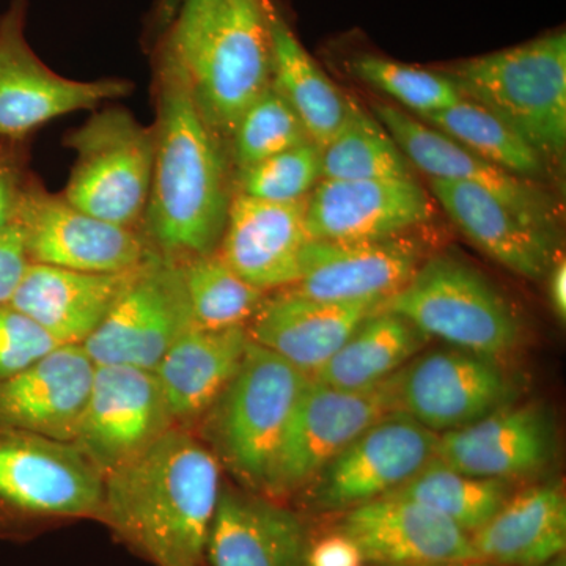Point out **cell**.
Returning <instances> with one entry per match:
<instances>
[{"mask_svg": "<svg viewBox=\"0 0 566 566\" xmlns=\"http://www.w3.org/2000/svg\"><path fill=\"white\" fill-rule=\"evenodd\" d=\"M155 163L142 232L182 262L221 244L230 197L219 137L193 99L181 63L163 54L156 76Z\"/></svg>", "mask_w": 566, "mask_h": 566, "instance_id": "obj_1", "label": "cell"}, {"mask_svg": "<svg viewBox=\"0 0 566 566\" xmlns=\"http://www.w3.org/2000/svg\"><path fill=\"white\" fill-rule=\"evenodd\" d=\"M221 491L218 458L174 427L104 479L98 521L156 566H200Z\"/></svg>", "mask_w": 566, "mask_h": 566, "instance_id": "obj_2", "label": "cell"}, {"mask_svg": "<svg viewBox=\"0 0 566 566\" xmlns=\"http://www.w3.org/2000/svg\"><path fill=\"white\" fill-rule=\"evenodd\" d=\"M442 73L463 98L493 112L539 156L566 148V35L547 33L517 46L455 62Z\"/></svg>", "mask_w": 566, "mask_h": 566, "instance_id": "obj_3", "label": "cell"}, {"mask_svg": "<svg viewBox=\"0 0 566 566\" xmlns=\"http://www.w3.org/2000/svg\"><path fill=\"white\" fill-rule=\"evenodd\" d=\"M271 0H221L178 51L193 99L216 136L230 137L251 104L273 84Z\"/></svg>", "mask_w": 566, "mask_h": 566, "instance_id": "obj_4", "label": "cell"}, {"mask_svg": "<svg viewBox=\"0 0 566 566\" xmlns=\"http://www.w3.org/2000/svg\"><path fill=\"white\" fill-rule=\"evenodd\" d=\"M308 376L249 342L240 370L200 420L203 438L245 488L262 494Z\"/></svg>", "mask_w": 566, "mask_h": 566, "instance_id": "obj_5", "label": "cell"}, {"mask_svg": "<svg viewBox=\"0 0 566 566\" xmlns=\"http://www.w3.org/2000/svg\"><path fill=\"white\" fill-rule=\"evenodd\" d=\"M381 311L403 316L428 338L465 352L499 357L520 344L515 312L479 271L455 256L420 264Z\"/></svg>", "mask_w": 566, "mask_h": 566, "instance_id": "obj_6", "label": "cell"}, {"mask_svg": "<svg viewBox=\"0 0 566 566\" xmlns=\"http://www.w3.org/2000/svg\"><path fill=\"white\" fill-rule=\"evenodd\" d=\"M65 145L76 158L63 199L103 221L139 229L155 163L153 126L125 107H106L71 132Z\"/></svg>", "mask_w": 566, "mask_h": 566, "instance_id": "obj_7", "label": "cell"}, {"mask_svg": "<svg viewBox=\"0 0 566 566\" xmlns=\"http://www.w3.org/2000/svg\"><path fill=\"white\" fill-rule=\"evenodd\" d=\"M104 476L73 442L0 427V531L102 515Z\"/></svg>", "mask_w": 566, "mask_h": 566, "instance_id": "obj_8", "label": "cell"}, {"mask_svg": "<svg viewBox=\"0 0 566 566\" xmlns=\"http://www.w3.org/2000/svg\"><path fill=\"white\" fill-rule=\"evenodd\" d=\"M392 412H398L394 376L363 390L308 378L283 431L264 497L279 501L311 486L346 447Z\"/></svg>", "mask_w": 566, "mask_h": 566, "instance_id": "obj_9", "label": "cell"}, {"mask_svg": "<svg viewBox=\"0 0 566 566\" xmlns=\"http://www.w3.org/2000/svg\"><path fill=\"white\" fill-rule=\"evenodd\" d=\"M192 327L180 263L155 251L134 270L109 314L82 346L96 365L153 371Z\"/></svg>", "mask_w": 566, "mask_h": 566, "instance_id": "obj_10", "label": "cell"}, {"mask_svg": "<svg viewBox=\"0 0 566 566\" xmlns=\"http://www.w3.org/2000/svg\"><path fill=\"white\" fill-rule=\"evenodd\" d=\"M394 389L397 411L436 434L468 427L516 398L497 357L453 346L409 360L394 375Z\"/></svg>", "mask_w": 566, "mask_h": 566, "instance_id": "obj_11", "label": "cell"}, {"mask_svg": "<svg viewBox=\"0 0 566 566\" xmlns=\"http://www.w3.org/2000/svg\"><path fill=\"white\" fill-rule=\"evenodd\" d=\"M14 222L31 263L82 273H128L155 252L142 230L87 214L40 186H22Z\"/></svg>", "mask_w": 566, "mask_h": 566, "instance_id": "obj_12", "label": "cell"}, {"mask_svg": "<svg viewBox=\"0 0 566 566\" xmlns=\"http://www.w3.org/2000/svg\"><path fill=\"white\" fill-rule=\"evenodd\" d=\"M24 21V0H14L0 18V137L17 139L133 92L126 80L74 81L48 69L25 40Z\"/></svg>", "mask_w": 566, "mask_h": 566, "instance_id": "obj_13", "label": "cell"}, {"mask_svg": "<svg viewBox=\"0 0 566 566\" xmlns=\"http://www.w3.org/2000/svg\"><path fill=\"white\" fill-rule=\"evenodd\" d=\"M174 427L155 371L96 365L73 444L106 479L147 452Z\"/></svg>", "mask_w": 566, "mask_h": 566, "instance_id": "obj_14", "label": "cell"}, {"mask_svg": "<svg viewBox=\"0 0 566 566\" xmlns=\"http://www.w3.org/2000/svg\"><path fill=\"white\" fill-rule=\"evenodd\" d=\"M438 434L403 412L371 424L311 485L308 505L344 513L392 494L434 458Z\"/></svg>", "mask_w": 566, "mask_h": 566, "instance_id": "obj_15", "label": "cell"}, {"mask_svg": "<svg viewBox=\"0 0 566 566\" xmlns=\"http://www.w3.org/2000/svg\"><path fill=\"white\" fill-rule=\"evenodd\" d=\"M556 453V420L546 405L531 401L438 434L434 458L463 474L510 482L538 474Z\"/></svg>", "mask_w": 566, "mask_h": 566, "instance_id": "obj_16", "label": "cell"}, {"mask_svg": "<svg viewBox=\"0 0 566 566\" xmlns=\"http://www.w3.org/2000/svg\"><path fill=\"white\" fill-rule=\"evenodd\" d=\"M335 528L359 546L368 566L475 562L471 535L409 499H376L340 513Z\"/></svg>", "mask_w": 566, "mask_h": 566, "instance_id": "obj_17", "label": "cell"}, {"mask_svg": "<svg viewBox=\"0 0 566 566\" xmlns=\"http://www.w3.org/2000/svg\"><path fill=\"white\" fill-rule=\"evenodd\" d=\"M433 212L416 178L322 180L307 197L305 226L311 240H385L430 221Z\"/></svg>", "mask_w": 566, "mask_h": 566, "instance_id": "obj_18", "label": "cell"}, {"mask_svg": "<svg viewBox=\"0 0 566 566\" xmlns=\"http://www.w3.org/2000/svg\"><path fill=\"white\" fill-rule=\"evenodd\" d=\"M375 115L411 166L428 178L479 186L524 221L553 232L558 216L556 203L531 180L485 161L415 115L390 104H378Z\"/></svg>", "mask_w": 566, "mask_h": 566, "instance_id": "obj_19", "label": "cell"}, {"mask_svg": "<svg viewBox=\"0 0 566 566\" xmlns=\"http://www.w3.org/2000/svg\"><path fill=\"white\" fill-rule=\"evenodd\" d=\"M420 248L408 238L367 241L311 240L301 255L297 282L289 286L329 303L386 301L420 266Z\"/></svg>", "mask_w": 566, "mask_h": 566, "instance_id": "obj_20", "label": "cell"}, {"mask_svg": "<svg viewBox=\"0 0 566 566\" xmlns=\"http://www.w3.org/2000/svg\"><path fill=\"white\" fill-rule=\"evenodd\" d=\"M96 364L82 345H61L0 381V427L73 442Z\"/></svg>", "mask_w": 566, "mask_h": 566, "instance_id": "obj_21", "label": "cell"}, {"mask_svg": "<svg viewBox=\"0 0 566 566\" xmlns=\"http://www.w3.org/2000/svg\"><path fill=\"white\" fill-rule=\"evenodd\" d=\"M305 210L307 199L275 203L234 193L219 256L263 292L293 286L300 279L301 255L311 241Z\"/></svg>", "mask_w": 566, "mask_h": 566, "instance_id": "obj_22", "label": "cell"}, {"mask_svg": "<svg viewBox=\"0 0 566 566\" xmlns=\"http://www.w3.org/2000/svg\"><path fill=\"white\" fill-rule=\"evenodd\" d=\"M382 303H329L283 289L264 300L245 324V333L253 344L277 354L311 378Z\"/></svg>", "mask_w": 566, "mask_h": 566, "instance_id": "obj_23", "label": "cell"}, {"mask_svg": "<svg viewBox=\"0 0 566 566\" xmlns=\"http://www.w3.org/2000/svg\"><path fill=\"white\" fill-rule=\"evenodd\" d=\"M308 538L293 510L262 494L223 490L205 557L211 566H304Z\"/></svg>", "mask_w": 566, "mask_h": 566, "instance_id": "obj_24", "label": "cell"}, {"mask_svg": "<svg viewBox=\"0 0 566 566\" xmlns=\"http://www.w3.org/2000/svg\"><path fill=\"white\" fill-rule=\"evenodd\" d=\"M133 273H82L29 263L9 304L59 345H84L109 314Z\"/></svg>", "mask_w": 566, "mask_h": 566, "instance_id": "obj_25", "label": "cell"}, {"mask_svg": "<svg viewBox=\"0 0 566 566\" xmlns=\"http://www.w3.org/2000/svg\"><path fill=\"white\" fill-rule=\"evenodd\" d=\"M430 189L461 233L495 263L531 281L549 273L553 232L524 221L479 186L430 178Z\"/></svg>", "mask_w": 566, "mask_h": 566, "instance_id": "obj_26", "label": "cell"}, {"mask_svg": "<svg viewBox=\"0 0 566 566\" xmlns=\"http://www.w3.org/2000/svg\"><path fill=\"white\" fill-rule=\"evenodd\" d=\"M245 327L182 334L156 365L155 375L175 427L199 423L240 370L248 352Z\"/></svg>", "mask_w": 566, "mask_h": 566, "instance_id": "obj_27", "label": "cell"}, {"mask_svg": "<svg viewBox=\"0 0 566 566\" xmlns=\"http://www.w3.org/2000/svg\"><path fill=\"white\" fill-rule=\"evenodd\" d=\"M476 560L494 566H545L566 547V499L558 482L510 495L471 535Z\"/></svg>", "mask_w": 566, "mask_h": 566, "instance_id": "obj_28", "label": "cell"}, {"mask_svg": "<svg viewBox=\"0 0 566 566\" xmlns=\"http://www.w3.org/2000/svg\"><path fill=\"white\" fill-rule=\"evenodd\" d=\"M271 39L273 85L296 112L311 140L323 148L344 128L356 104L319 69L274 6Z\"/></svg>", "mask_w": 566, "mask_h": 566, "instance_id": "obj_29", "label": "cell"}, {"mask_svg": "<svg viewBox=\"0 0 566 566\" xmlns=\"http://www.w3.org/2000/svg\"><path fill=\"white\" fill-rule=\"evenodd\" d=\"M427 342L415 324L379 307L311 378L337 389H370L415 359Z\"/></svg>", "mask_w": 566, "mask_h": 566, "instance_id": "obj_30", "label": "cell"}, {"mask_svg": "<svg viewBox=\"0 0 566 566\" xmlns=\"http://www.w3.org/2000/svg\"><path fill=\"white\" fill-rule=\"evenodd\" d=\"M512 494V483L505 480L463 474L433 458L419 474L389 495L427 506L472 535L485 526Z\"/></svg>", "mask_w": 566, "mask_h": 566, "instance_id": "obj_31", "label": "cell"}, {"mask_svg": "<svg viewBox=\"0 0 566 566\" xmlns=\"http://www.w3.org/2000/svg\"><path fill=\"white\" fill-rule=\"evenodd\" d=\"M417 118L516 177L531 180L545 174L542 156L493 112L471 99L461 98L444 111Z\"/></svg>", "mask_w": 566, "mask_h": 566, "instance_id": "obj_32", "label": "cell"}, {"mask_svg": "<svg viewBox=\"0 0 566 566\" xmlns=\"http://www.w3.org/2000/svg\"><path fill=\"white\" fill-rule=\"evenodd\" d=\"M178 263L197 327H245L268 297L266 292L234 273L218 252Z\"/></svg>", "mask_w": 566, "mask_h": 566, "instance_id": "obj_33", "label": "cell"}, {"mask_svg": "<svg viewBox=\"0 0 566 566\" xmlns=\"http://www.w3.org/2000/svg\"><path fill=\"white\" fill-rule=\"evenodd\" d=\"M322 174L323 180L415 178L411 163L385 126L357 106L322 148Z\"/></svg>", "mask_w": 566, "mask_h": 566, "instance_id": "obj_34", "label": "cell"}, {"mask_svg": "<svg viewBox=\"0 0 566 566\" xmlns=\"http://www.w3.org/2000/svg\"><path fill=\"white\" fill-rule=\"evenodd\" d=\"M238 170L248 169L311 140L307 132L277 88L271 87L245 109L230 134Z\"/></svg>", "mask_w": 566, "mask_h": 566, "instance_id": "obj_35", "label": "cell"}, {"mask_svg": "<svg viewBox=\"0 0 566 566\" xmlns=\"http://www.w3.org/2000/svg\"><path fill=\"white\" fill-rule=\"evenodd\" d=\"M349 69L365 84L415 112L416 117L444 111L463 98L455 82L442 71L417 69L370 54L354 59Z\"/></svg>", "mask_w": 566, "mask_h": 566, "instance_id": "obj_36", "label": "cell"}, {"mask_svg": "<svg viewBox=\"0 0 566 566\" xmlns=\"http://www.w3.org/2000/svg\"><path fill=\"white\" fill-rule=\"evenodd\" d=\"M322 180V148L308 140L240 170L238 192L266 202H301Z\"/></svg>", "mask_w": 566, "mask_h": 566, "instance_id": "obj_37", "label": "cell"}, {"mask_svg": "<svg viewBox=\"0 0 566 566\" xmlns=\"http://www.w3.org/2000/svg\"><path fill=\"white\" fill-rule=\"evenodd\" d=\"M61 346L39 324L10 304L0 305V381Z\"/></svg>", "mask_w": 566, "mask_h": 566, "instance_id": "obj_38", "label": "cell"}, {"mask_svg": "<svg viewBox=\"0 0 566 566\" xmlns=\"http://www.w3.org/2000/svg\"><path fill=\"white\" fill-rule=\"evenodd\" d=\"M29 263L24 237L13 222L0 232V305L10 303Z\"/></svg>", "mask_w": 566, "mask_h": 566, "instance_id": "obj_39", "label": "cell"}, {"mask_svg": "<svg viewBox=\"0 0 566 566\" xmlns=\"http://www.w3.org/2000/svg\"><path fill=\"white\" fill-rule=\"evenodd\" d=\"M304 566H368L359 546L334 527L318 538H308Z\"/></svg>", "mask_w": 566, "mask_h": 566, "instance_id": "obj_40", "label": "cell"}, {"mask_svg": "<svg viewBox=\"0 0 566 566\" xmlns=\"http://www.w3.org/2000/svg\"><path fill=\"white\" fill-rule=\"evenodd\" d=\"M221 0H182L180 10L170 28L167 29L163 50L178 51L191 40L205 18Z\"/></svg>", "mask_w": 566, "mask_h": 566, "instance_id": "obj_41", "label": "cell"}, {"mask_svg": "<svg viewBox=\"0 0 566 566\" xmlns=\"http://www.w3.org/2000/svg\"><path fill=\"white\" fill-rule=\"evenodd\" d=\"M22 182L17 169L0 164V232L14 222Z\"/></svg>", "mask_w": 566, "mask_h": 566, "instance_id": "obj_42", "label": "cell"}, {"mask_svg": "<svg viewBox=\"0 0 566 566\" xmlns=\"http://www.w3.org/2000/svg\"><path fill=\"white\" fill-rule=\"evenodd\" d=\"M547 289H549V301L553 311L556 312L558 319L565 322L566 318V264L564 260L556 262L551 266L547 273Z\"/></svg>", "mask_w": 566, "mask_h": 566, "instance_id": "obj_43", "label": "cell"}, {"mask_svg": "<svg viewBox=\"0 0 566 566\" xmlns=\"http://www.w3.org/2000/svg\"><path fill=\"white\" fill-rule=\"evenodd\" d=\"M182 0H158L156 7V28L167 31L172 24L178 10H180Z\"/></svg>", "mask_w": 566, "mask_h": 566, "instance_id": "obj_44", "label": "cell"}, {"mask_svg": "<svg viewBox=\"0 0 566 566\" xmlns=\"http://www.w3.org/2000/svg\"><path fill=\"white\" fill-rule=\"evenodd\" d=\"M428 566H494L490 564H483V562H453V564H438V565H428Z\"/></svg>", "mask_w": 566, "mask_h": 566, "instance_id": "obj_45", "label": "cell"}, {"mask_svg": "<svg viewBox=\"0 0 566 566\" xmlns=\"http://www.w3.org/2000/svg\"><path fill=\"white\" fill-rule=\"evenodd\" d=\"M545 566H565V554H560V556H557L556 558H553V560L547 562Z\"/></svg>", "mask_w": 566, "mask_h": 566, "instance_id": "obj_46", "label": "cell"}]
</instances>
